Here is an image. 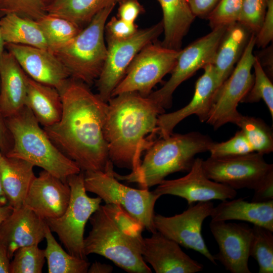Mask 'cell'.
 Returning <instances> with one entry per match:
<instances>
[{
    "label": "cell",
    "instance_id": "obj_12",
    "mask_svg": "<svg viewBox=\"0 0 273 273\" xmlns=\"http://www.w3.org/2000/svg\"><path fill=\"white\" fill-rule=\"evenodd\" d=\"M255 45V34L252 33L236 67L216 93L206 121L215 130L227 123L235 124L241 114L237 109L238 105L254 82L251 69L255 57L253 53Z\"/></svg>",
    "mask_w": 273,
    "mask_h": 273
},
{
    "label": "cell",
    "instance_id": "obj_21",
    "mask_svg": "<svg viewBox=\"0 0 273 273\" xmlns=\"http://www.w3.org/2000/svg\"><path fill=\"white\" fill-rule=\"evenodd\" d=\"M48 226L45 220L24 205L13 209L0 225V241L10 260L18 248L38 245Z\"/></svg>",
    "mask_w": 273,
    "mask_h": 273
},
{
    "label": "cell",
    "instance_id": "obj_20",
    "mask_svg": "<svg viewBox=\"0 0 273 273\" xmlns=\"http://www.w3.org/2000/svg\"><path fill=\"white\" fill-rule=\"evenodd\" d=\"M174 241L156 231L143 239L142 255L156 273H195L203 265L193 259Z\"/></svg>",
    "mask_w": 273,
    "mask_h": 273
},
{
    "label": "cell",
    "instance_id": "obj_26",
    "mask_svg": "<svg viewBox=\"0 0 273 273\" xmlns=\"http://www.w3.org/2000/svg\"><path fill=\"white\" fill-rule=\"evenodd\" d=\"M25 106L43 127L58 122L62 113V103L59 92L52 86L37 82L29 77Z\"/></svg>",
    "mask_w": 273,
    "mask_h": 273
},
{
    "label": "cell",
    "instance_id": "obj_22",
    "mask_svg": "<svg viewBox=\"0 0 273 273\" xmlns=\"http://www.w3.org/2000/svg\"><path fill=\"white\" fill-rule=\"evenodd\" d=\"M28 77L14 56L4 51L0 58V111L5 119L25 106Z\"/></svg>",
    "mask_w": 273,
    "mask_h": 273
},
{
    "label": "cell",
    "instance_id": "obj_30",
    "mask_svg": "<svg viewBox=\"0 0 273 273\" xmlns=\"http://www.w3.org/2000/svg\"><path fill=\"white\" fill-rule=\"evenodd\" d=\"M45 239L47 241L45 257L49 273H86L90 263L66 252L56 240L49 226Z\"/></svg>",
    "mask_w": 273,
    "mask_h": 273
},
{
    "label": "cell",
    "instance_id": "obj_2",
    "mask_svg": "<svg viewBox=\"0 0 273 273\" xmlns=\"http://www.w3.org/2000/svg\"><path fill=\"white\" fill-rule=\"evenodd\" d=\"M164 113L149 97L122 93L107 102L104 134L113 164L135 169L141 157L155 141L158 116Z\"/></svg>",
    "mask_w": 273,
    "mask_h": 273
},
{
    "label": "cell",
    "instance_id": "obj_39",
    "mask_svg": "<svg viewBox=\"0 0 273 273\" xmlns=\"http://www.w3.org/2000/svg\"><path fill=\"white\" fill-rule=\"evenodd\" d=\"M208 151L213 157L244 155L254 152L241 130L237 131L233 137L225 142H214Z\"/></svg>",
    "mask_w": 273,
    "mask_h": 273
},
{
    "label": "cell",
    "instance_id": "obj_43",
    "mask_svg": "<svg viewBox=\"0 0 273 273\" xmlns=\"http://www.w3.org/2000/svg\"><path fill=\"white\" fill-rule=\"evenodd\" d=\"M220 0H188L193 14L196 17H207Z\"/></svg>",
    "mask_w": 273,
    "mask_h": 273
},
{
    "label": "cell",
    "instance_id": "obj_32",
    "mask_svg": "<svg viewBox=\"0 0 273 273\" xmlns=\"http://www.w3.org/2000/svg\"><path fill=\"white\" fill-rule=\"evenodd\" d=\"M36 21L48 41L49 50L67 42L82 29L66 18L48 13Z\"/></svg>",
    "mask_w": 273,
    "mask_h": 273
},
{
    "label": "cell",
    "instance_id": "obj_27",
    "mask_svg": "<svg viewBox=\"0 0 273 273\" xmlns=\"http://www.w3.org/2000/svg\"><path fill=\"white\" fill-rule=\"evenodd\" d=\"M163 12L164 39L161 44L180 50L183 39L188 32L195 16L188 0H157Z\"/></svg>",
    "mask_w": 273,
    "mask_h": 273
},
{
    "label": "cell",
    "instance_id": "obj_42",
    "mask_svg": "<svg viewBox=\"0 0 273 273\" xmlns=\"http://www.w3.org/2000/svg\"><path fill=\"white\" fill-rule=\"evenodd\" d=\"M117 17L129 23H134L143 11L138 0H122L119 3Z\"/></svg>",
    "mask_w": 273,
    "mask_h": 273
},
{
    "label": "cell",
    "instance_id": "obj_29",
    "mask_svg": "<svg viewBox=\"0 0 273 273\" xmlns=\"http://www.w3.org/2000/svg\"><path fill=\"white\" fill-rule=\"evenodd\" d=\"M120 0H46V12L66 18L81 28L101 10Z\"/></svg>",
    "mask_w": 273,
    "mask_h": 273
},
{
    "label": "cell",
    "instance_id": "obj_3",
    "mask_svg": "<svg viewBox=\"0 0 273 273\" xmlns=\"http://www.w3.org/2000/svg\"><path fill=\"white\" fill-rule=\"evenodd\" d=\"M213 142L210 136L196 131L159 138L146 150L135 169L124 175L114 171V175L119 180L137 183L141 189H149L171 173L188 172L195 156L208 151Z\"/></svg>",
    "mask_w": 273,
    "mask_h": 273
},
{
    "label": "cell",
    "instance_id": "obj_47",
    "mask_svg": "<svg viewBox=\"0 0 273 273\" xmlns=\"http://www.w3.org/2000/svg\"><path fill=\"white\" fill-rule=\"evenodd\" d=\"M113 271V267L109 264L95 261L90 264L87 272L88 273H111Z\"/></svg>",
    "mask_w": 273,
    "mask_h": 273
},
{
    "label": "cell",
    "instance_id": "obj_48",
    "mask_svg": "<svg viewBox=\"0 0 273 273\" xmlns=\"http://www.w3.org/2000/svg\"><path fill=\"white\" fill-rule=\"evenodd\" d=\"M13 208L8 204L0 203V225L4 219L12 212Z\"/></svg>",
    "mask_w": 273,
    "mask_h": 273
},
{
    "label": "cell",
    "instance_id": "obj_33",
    "mask_svg": "<svg viewBox=\"0 0 273 273\" xmlns=\"http://www.w3.org/2000/svg\"><path fill=\"white\" fill-rule=\"evenodd\" d=\"M252 230L249 255L257 261L259 273H272L273 232L256 225Z\"/></svg>",
    "mask_w": 273,
    "mask_h": 273
},
{
    "label": "cell",
    "instance_id": "obj_45",
    "mask_svg": "<svg viewBox=\"0 0 273 273\" xmlns=\"http://www.w3.org/2000/svg\"><path fill=\"white\" fill-rule=\"evenodd\" d=\"M12 140L8 129L6 119L0 111V148L3 154H5L12 146Z\"/></svg>",
    "mask_w": 273,
    "mask_h": 273
},
{
    "label": "cell",
    "instance_id": "obj_1",
    "mask_svg": "<svg viewBox=\"0 0 273 273\" xmlns=\"http://www.w3.org/2000/svg\"><path fill=\"white\" fill-rule=\"evenodd\" d=\"M60 93L61 118L44 130L82 171H104L110 161L103 130L107 103L86 84L72 78Z\"/></svg>",
    "mask_w": 273,
    "mask_h": 273
},
{
    "label": "cell",
    "instance_id": "obj_44",
    "mask_svg": "<svg viewBox=\"0 0 273 273\" xmlns=\"http://www.w3.org/2000/svg\"><path fill=\"white\" fill-rule=\"evenodd\" d=\"M254 191L252 201L260 202L273 200V178L267 180Z\"/></svg>",
    "mask_w": 273,
    "mask_h": 273
},
{
    "label": "cell",
    "instance_id": "obj_50",
    "mask_svg": "<svg viewBox=\"0 0 273 273\" xmlns=\"http://www.w3.org/2000/svg\"><path fill=\"white\" fill-rule=\"evenodd\" d=\"M5 42L3 40L0 28V58L4 52Z\"/></svg>",
    "mask_w": 273,
    "mask_h": 273
},
{
    "label": "cell",
    "instance_id": "obj_49",
    "mask_svg": "<svg viewBox=\"0 0 273 273\" xmlns=\"http://www.w3.org/2000/svg\"><path fill=\"white\" fill-rule=\"evenodd\" d=\"M3 155L2 152L0 148V160ZM0 203L2 204H8L7 200L6 198L5 194L2 189L1 181V177H0Z\"/></svg>",
    "mask_w": 273,
    "mask_h": 273
},
{
    "label": "cell",
    "instance_id": "obj_7",
    "mask_svg": "<svg viewBox=\"0 0 273 273\" xmlns=\"http://www.w3.org/2000/svg\"><path fill=\"white\" fill-rule=\"evenodd\" d=\"M113 173V164L111 161L104 171L84 172L86 192L97 194L105 204L120 206L146 230L152 233L156 232L154 207L161 196L149 189L126 186L120 183Z\"/></svg>",
    "mask_w": 273,
    "mask_h": 273
},
{
    "label": "cell",
    "instance_id": "obj_40",
    "mask_svg": "<svg viewBox=\"0 0 273 273\" xmlns=\"http://www.w3.org/2000/svg\"><path fill=\"white\" fill-rule=\"evenodd\" d=\"M138 30L134 23H129L115 16L106 23L105 27L106 37L116 39L127 38Z\"/></svg>",
    "mask_w": 273,
    "mask_h": 273
},
{
    "label": "cell",
    "instance_id": "obj_34",
    "mask_svg": "<svg viewBox=\"0 0 273 273\" xmlns=\"http://www.w3.org/2000/svg\"><path fill=\"white\" fill-rule=\"evenodd\" d=\"M45 258L44 249L38 245L19 248L10 261V273H41Z\"/></svg>",
    "mask_w": 273,
    "mask_h": 273
},
{
    "label": "cell",
    "instance_id": "obj_37",
    "mask_svg": "<svg viewBox=\"0 0 273 273\" xmlns=\"http://www.w3.org/2000/svg\"><path fill=\"white\" fill-rule=\"evenodd\" d=\"M243 0H220L207 16L212 29L237 22Z\"/></svg>",
    "mask_w": 273,
    "mask_h": 273
},
{
    "label": "cell",
    "instance_id": "obj_10",
    "mask_svg": "<svg viewBox=\"0 0 273 273\" xmlns=\"http://www.w3.org/2000/svg\"><path fill=\"white\" fill-rule=\"evenodd\" d=\"M203 171L208 178L235 190L255 191L273 178V165L267 163L263 155L248 154L213 157L202 160Z\"/></svg>",
    "mask_w": 273,
    "mask_h": 273
},
{
    "label": "cell",
    "instance_id": "obj_28",
    "mask_svg": "<svg viewBox=\"0 0 273 273\" xmlns=\"http://www.w3.org/2000/svg\"><path fill=\"white\" fill-rule=\"evenodd\" d=\"M0 28L5 43L25 45L49 50L48 41L36 20L9 14L0 19Z\"/></svg>",
    "mask_w": 273,
    "mask_h": 273
},
{
    "label": "cell",
    "instance_id": "obj_8",
    "mask_svg": "<svg viewBox=\"0 0 273 273\" xmlns=\"http://www.w3.org/2000/svg\"><path fill=\"white\" fill-rule=\"evenodd\" d=\"M67 181L70 188V198L63 214L57 218L45 220L50 230L55 233L67 252L78 258L87 259L83 241L85 224L99 208L102 200L86 194L84 172L70 175Z\"/></svg>",
    "mask_w": 273,
    "mask_h": 273
},
{
    "label": "cell",
    "instance_id": "obj_41",
    "mask_svg": "<svg viewBox=\"0 0 273 273\" xmlns=\"http://www.w3.org/2000/svg\"><path fill=\"white\" fill-rule=\"evenodd\" d=\"M273 38V0H267V6L261 26L255 34V45L265 48Z\"/></svg>",
    "mask_w": 273,
    "mask_h": 273
},
{
    "label": "cell",
    "instance_id": "obj_46",
    "mask_svg": "<svg viewBox=\"0 0 273 273\" xmlns=\"http://www.w3.org/2000/svg\"><path fill=\"white\" fill-rule=\"evenodd\" d=\"M10 261L6 249L0 241V273H10Z\"/></svg>",
    "mask_w": 273,
    "mask_h": 273
},
{
    "label": "cell",
    "instance_id": "obj_9",
    "mask_svg": "<svg viewBox=\"0 0 273 273\" xmlns=\"http://www.w3.org/2000/svg\"><path fill=\"white\" fill-rule=\"evenodd\" d=\"M180 50L153 42L146 45L132 60L123 79L113 91L111 97L129 92L148 97L152 88L167 74L171 73Z\"/></svg>",
    "mask_w": 273,
    "mask_h": 273
},
{
    "label": "cell",
    "instance_id": "obj_31",
    "mask_svg": "<svg viewBox=\"0 0 273 273\" xmlns=\"http://www.w3.org/2000/svg\"><path fill=\"white\" fill-rule=\"evenodd\" d=\"M235 124L241 128L254 152L264 155L273 151L271 129L262 120L241 114Z\"/></svg>",
    "mask_w": 273,
    "mask_h": 273
},
{
    "label": "cell",
    "instance_id": "obj_38",
    "mask_svg": "<svg viewBox=\"0 0 273 273\" xmlns=\"http://www.w3.org/2000/svg\"><path fill=\"white\" fill-rule=\"evenodd\" d=\"M267 0H243L238 22L256 34L263 21Z\"/></svg>",
    "mask_w": 273,
    "mask_h": 273
},
{
    "label": "cell",
    "instance_id": "obj_14",
    "mask_svg": "<svg viewBox=\"0 0 273 273\" xmlns=\"http://www.w3.org/2000/svg\"><path fill=\"white\" fill-rule=\"evenodd\" d=\"M214 205L211 201L199 202L181 213L172 216L155 214L154 223L157 231L179 245L196 251L216 265L202 235L204 220L210 216Z\"/></svg>",
    "mask_w": 273,
    "mask_h": 273
},
{
    "label": "cell",
    "instance_id": "obj_24",
    "mask_svg": "<svg viewBox=\"0 0 273 273\" xmlns=\"http://www.w3.org/2000/svg\"><path fill=\"white\" fill-rule=\"evenodd\" d=\"M213 207L211 220H237L266 228L273 232V200L248 202L244 198L225 200Z\"/></svg>",
    "mask_w": 273,
    "mask_h": 273
},
{
    "label": "cell",
    "instance_id": "obj_36",
    "mask_svg": "<svg viewBox=\"0 0 273 273\" xmlns=\"http://www.w3.org/2000/svg\"><path fill=\"white\" fill-rule=\"evenodd\" d=\"M0 14H14L37 20L47 14L46 0H0Z\"/></svg>",
    "mask_w": 273,
    "mask_h": 273
},
{
    "label": "cell",
    "instance_id": "obj_51",
    "mask_svg": "<svg viewBox=\"0 0 273 273\" xmlns=\"http://www.w3.org/2000/svg\"><path fill=\"white\" fill-rule=\"evenodd\" d=\"M122 1V0H120V1ZM120 1H119V2H120ZM119 2H118V3H119Z\"/></svg>",
    "mask_w": 273,
    "mask_h": 273
},
{
    "label": "cell",
    "instance_id": "obj_25",
    "mask_svg": "<svg viewBox=\"0 0 273 273\" xmlns=\"http://www.w3.org/2000/svg\"><path fill=\"white\" fill-rule=\"evenodd\" d=\"M252 33L239 22L227 26L220 41L212 64L220 87L240 60Z\"/></svg>",
    "mask_w": 273,
    "mask_h": 273
},
{
    "label": "cell",
    "instance_id": "obj_4",
    "mask_svg": "<svg viewBox=\"0 0 273 273\" xmlns=\"http://www.w3.org/2000/svg\"><path fill=\"white\" fill-rule=\"evenodd\" d=\"M6 122L12 140L6 156L26 160L64 181L81 171L55 145L26 106L6 118Z\"/></svg>",
    "mask_w": 273,
    "mask_h": 273
},
{
    "label": "cell",
    "instance_id": "obj_16",
    "mask_svg": "<svg viewBox=\"0 0 273 273\" xmlns=\"http://www.w3.org/2000/svg\"><path fill=\"white\" fill-rule=\"evenodd\" d=\"M210 231L218 247L213 255L231 273H251L248 267L252 228L245 223L211 220Z\"/></svg>",
    "mask_w": 273,
    "mask_h": 273
},
{
    "label": "cell",
    "instance_id": "obj_5",
    "mask_svg": "<svg viewBox=\"0 0 273 273\" xmlns=\"http://www.w3.org/2000/svg\"><path fill=\"white\" fill-rule=\"evenodd\" d=\"M89 220L92 229L83 241L86 256L102 255L128 272H152L142 255L143 239L124 231L105 205H100Z\"/></svg>",
    "mask_w": 273,
    "mask_h": 273
},
{
    "label": "cell",
    "instance_id": "obj_35",
    "mask_svg": "<svg viewBox=\"0 0 273 273\" xmlns=\"http://www.w3.org/2000/svg\"><path fill=\"white\" fill-rule=\"evenodd\" d=\"M253 67L254 69V82L250 90L241 103H255L262 100L273 118V85L263 69L258 57L255 56Z\"/></svg>",
    "mask_w": 273,
    "mask_h": 273
},
{
    "label": "cell",
    "instance_id": "obj_6",
    "mask_svg": "<svg viewBox=\"0 0 273 273\" xmlns=\"http://www.w3.org/2000/svg\"><path fill=\"white\" fill-rule=\"evenodd\" d=\"M115 5L101 10L75 36L49 50L64 65L71 78L90 85L99 76L107 53L105 27Z\"/></svg>",
    "mask_w": 273,
    "mask_h": 273
},
{
    "label": "cell",
    "instance_id": "obj_13",
    "mask_svg": "<svg viewBox=\"0 0 273 273\" xmlns=\"http://www.w3.org/2000/svg\"><path fill=\"white\" fill-rule=\"evenodd\" d=\"M226 28L227 26H220L212 29L208 34L181 50L169 80L161 88L152 92L148 97L163 111L170 108L172 94L176 88L198 70L212 63Z\"/></svg>",
    "mask_w": 273,
    "mask_h": 273
},
{
    "label": "cell",
    "instance_id": "obj_19",
    "mask_svg": "<svg viewBox=\"0 0 273 273\" xmlns=\"http://www.w3.org/2000/svg\"><path fill=\"white\" fill-rule=\"evenodd\" d=\"M70 192L67 181L43 170L32 181L23 205L44 220L57 218L66 211Z\"/></svg>",
    "mask_w": 273,
    "mask_h": 273
},
{
    "label": "cell",
    "instance_id": "obj_17",
    "mask_svg": "<svg viewBox=\"0 0 273 273\" xmlns=\"http://www.w3.org/2000/svg\"><path fill=\"white\" fill-rule=\"evenodd\" d=\"M5 47L29 77L52 86L59 93L71 78L64 65L49 50L13 43H5Z\"/></svg>",
    "mask_w": 273,
    "mask_h": 273
},
{
    "label": "cell",
    "instance_id": "obj_23",
    "mask_svg": "<svg viewBox=\"0 0 273 273\" xmlns=\"http://www.w3.org/2000/svg\"><path fill=\"white\" fill-rule=\"evenodd\" d=\"M34 166L23 159L3 154L0 160V177L8 204L17 209L24 204L29 188L35 178Z\"/></svg>",
    "mask_w": 273,
    "mask_h": 273
},
{
    "label": "cell",
    "instance_id": "obj_18",
    "mask_svg": "<svg viewBox=\"0 0 273 273\" xmlns=\"http://www.w3.org/2000/svg\"><path fill=\"white\" fill-rule=\"evenodd\" d=\"M203 69L204 73L196 81L194 96L189 104L176 111L158 116L157 129L160 138L171 135L177 124L192 115H196L202 122L207 120L219 86L213 65L207 64Z\"/></svg>",
    "mask_w": 273,
    "mask_h": 273
},
{
    "label": "cell",
    "instance_id": "obj_15",
    "mask_svg": "<svg viewBox=\"0 0 273 273\" xmlns=\"http://www.w3.org/2000/svg\"><path fill=\"white\" fill-rule=\"evenodd\" d=\"M202 160L195 158L187 175L175 179H164L154 192L161 196L171 195L181 197L190 205L199 202L235 198L236 190L207 177L202 168Z\"/></svg>",
    "mask_w": 273,
    "mask_h": 273
},
{
    "label": "cell",
    "instance_id": "obj_11",
    "mask_svg": "<svg viewBox=\"0 0 273 273\" xmlns=\"http://www.w3.org/2000/svg\"><path fill=\"white\" fill-rule=\"evenodd\" d=\"M163 31L162 21L151 27L138 30L131 36L116 39L106 37L107 57L101 73L96 80L99 97L107 103L115 88L123 79L137 54L153 42Z\"/></svg>",
    "mask_w": 273,
    "mask_h": 273
}]
</instances>
